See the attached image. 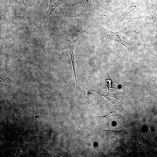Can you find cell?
Segmentation results:
<instances>
[{"label": "cell", "instance_id": "cell-1", "mask_svg": "<svg viewBox=\"0 0 157 157\" xmlns=\"http://www.w3.org/2000/svg\"><path fill=\"white\" fill-rule=\"evenodd\" d=\"M96 29L101 35L110 41L119 43L126 48L131 46L130 42L119 31H113L102 26L99 23L95 22Z\"/></svg>", "mask_w": 157, "mask_h": 157}, {"label": "cell", "instance_id": "cell-2", "mask_svg": "<svg viewBox=\"0 0 157 157\" xmlns=\"http://www.w3.org/2000/svg\"><path fill=\"white\" fill-rule=\"evenodd\" d=\"M6 8L22 11L31 10L38 6L41 0H0Z\"/></svg>", "mask_w": 157, "mask_h": 157}, {"label": "cell", "instance_id": "cell-3", "mask_svg": "<svg viewBox=\"0 0 157 157\" xmlns=\"http://www.w3.org/2000/svg\"><path fill=\"white\" fill-rule=\"evenodd\" d=\"M139 5L138 2H134L122 13L120 15V23H124L131 20L136 13Z\"/></svg>", "mask_w": 157, "mask_h": 157}, {"label": "cell", "instance_id": "cell-4", "mask_svg": "<svg viewBox=\"0 0 157 157\" xmlns=\"http://www.w3.org/2000/svg\"><path fill=\"white\" fill-rule=\"evenodd\" d=\"M142 25V24L139 21L135 20L128 26L127 29L130 30V33L133 37L136 38H142L144 36Z\"/></svg>", "mask_w": 157, "mask_h": 157}, {"label": "cell", "instance_id": "cell-5", "mask_svg": "<svg viewBox=\"0 0 157 157\" xmlns=\"http://www.w3.org/2000/svg\"><path fill=\"white\" fill-rule=\"evenodd\" d=\"M77 39L71 41L67 40L66 41L65 45V47L69 53L71 57L72 68L74 73V75L76 81V88H77V83L76 79V76L75 72V63H74V47L75 43Z\"/></svg>", "mask_w": 157, "mask_h": 157}, {"label": "cell", "instance_id": "cell-6", "mask_svg": "<svg viewBox=\"0 0 157 157\" xmlns=\"http://www.w3.org/2000/svg\"><path fill=\"white\" fill-rule=\"evenodd\" d=\"M66 0H49L48 10L45 18L48 19L53 11L58 7L65 4Z\"/></svg>", "mask_w": 157, "mask_h": 157}, {"label": "cell", "instance_id": "cell-7", "mask_svg": "<svg viewBox=\"0 0 157 157\" xmlns=\"http://www.w3.org/2000/svg\"><path fill=\"white\" fill-rule=\"evenodd\" d=\"M91 14L100 15L94 9L92 4V0H81Z\"/></svg>", "mask_w": 157, "mask_h": 157}]
</instances>
